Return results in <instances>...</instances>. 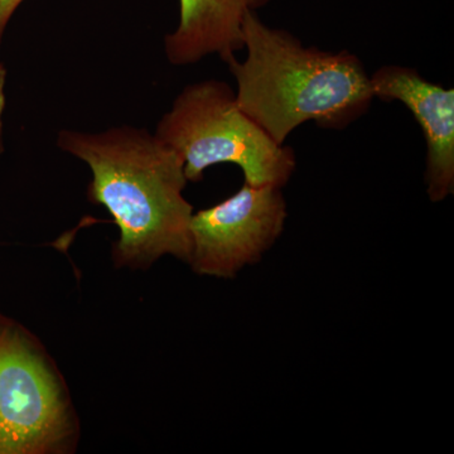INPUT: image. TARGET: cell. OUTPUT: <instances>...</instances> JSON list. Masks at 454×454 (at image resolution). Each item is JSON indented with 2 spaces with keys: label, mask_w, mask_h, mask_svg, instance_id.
<instances>
[{
  "label": "cell",
  "mask_w": 454,
  "mask_h": 454,
  "mask_svg": "<svg viewBox=\"0 0 454 454\" xmlns=\"http://www.w3.org/2000/svg\"><path fill=\"white\" fill-rule=\"evenodd\" d=\"M57 146L91 169L90 199L121 230L115 255L121 264L145 267L163 255L190 260L193 207L184 197L188 179L175 149L130 125L100 133L64 129Z\"/></svg>",
  "instance_id": "6da1fadb"
},
{
  "label": "cell",
  "mask_w": 454,
  "mask_h": 454,
  "mask_svg": "<svg viewBox=\"0 0 454 454\" xmlns=\"http://www.w3.org/2000/svg\"><path fill=\"white\" fill-rule=\"evenodd\" d=\"M241 41L247 59L226 62L238 83L236 100L279 145L307 121L343 129L375 98L363 62L348 51L304 47L291 32L262 23L256 12L245 17Z\"/></svg>",
  "instance_id": "7a4b0ae2"
},
{
  "label": "cell",
  "mask_w": 454,
  "mask_h": 454,
  "mask_svg": "<svg viewBox=\"0 0 454 454\" xmlns=\"http://www.w3.org/2000/svg\"><path fill=\"white\" fill-rule=\"evenodd\" d=\"M67 429L49 367L20 333L0 327V454L52 452Z\"/></svg>",
  "instance_id": "5b68a950"
},
{
  "label": "cell",
  "mask_w": 454,
  "mask_h": 454,
  "mask_svg": "<svg viewBox=\"0 0 454 454\" xmlns=\"http://www.w3.org/2000/svg\"><path fill=\"white\" fill-rule=\"evenodd\" d=\"M286 216L282 188L245 182L230 199L192 215L188 262L202 276L234 278L276 243Z\"/></svg>",
  "instance_id": "277c9868"
},
{
  "label": "cell",
  "mask_w": 454,
  "mask_h": 454,
  "mask_svg": "<svg viewBox=\"0 0 454 454\" xmlns=\"http://www.w3.org/2000/svg\"><path fill=\"white\" fill-rule=\"evenodd\" d=\"M5 82H7V70L4 66L0 64V157L4 152V143H3V114L5 109Z\"/></svg>",
  "instance_id": "9c48e42d"
},
{
  "label": "cell",
  "mask_w": 454,
  "mask_h": 454,
  "mask_svg": "<svg viewBox=\"0 0 454 454\" xmlns=\"http://www.w3.org/2000/svg\"><path fill=\"white\" fill-rule=\"evenodd\" d=\"M373 97L404 104L422 128L427 143V186L430 201L454 192V90L427 82L417 70L382 66L372 76Z\"/></svg>",
  "instance_id": "8992f818"
},
{
  "label": "cell",
  "mask_w": 454,
  "mask_h": 454,
  "mask_svg": "<svg viewBox=\"0 0 454 454\" xmlns=\"http://www.w3.org/2000/svg\"><path fill=\"white\" fill-rule=\"evenodd\" d=\"M22 3L23 0H0V43H2L9 20Z\"/></svg>",
  "instance_id": "ba28073f"
},
{
  "label": "cell",
  "mask_w": 454,
  "mask_h": 454,
  "mask_svg": "<svg viewBox=\"0 0 454 454\" xmlns=\"http://www.w3.org/2000/svg\"><path fill=\"white\" fill-rule=\"evenodd\" d=\"M154 134L181 155L191 182L201 181L215 164L231 163L252 186L283 188L297 166L291 146L274 142L240 109L231 86L219 80L182 90Z\"/></svg>",
  "instance_id": "3957f363"
},
{
  "label": "cell",
  "mask_w": 454,
  "mask_h": 454,
  "mask_svg": "<svg viewBox=\"0 0 454 454\" xmlns=\"http://www.w3.org/2000/svg\"><path fill=\"white\" fill-rule=\"evenodd\" d=\"M273 0H179L177 28L164 37V53L170 64H197L217 55L223 62L243 50L241 31L250 12Z\"/></svg>",
  "instance_id": "52a82bcc"
}]
</instances>
